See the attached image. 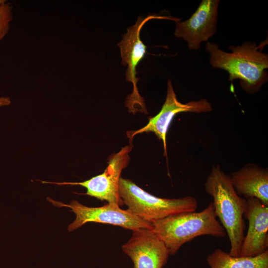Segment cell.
<instances>
[{"label": "cell", "instance_id": "obj_1", "mask_svg": "<svg viewBox=\"0 0 268 268\" xmlns=\"http://www.w3.org/2000/svg\"><path fill=\"white\" fill-rule=\"evenodd\" d=\"M266 40L257 46L256 42L247 41L241 45H231V52H225L215 43L207 42L205 50L209 53V63L213 68H219L229 74V80H240L247 93L259 91L268 79V55L263 52Z\"/></svg>", "mask_w": 268, "mask_h": 268}, {"label": "cell", "instance_id": "obj_2", "mask_svg": "<svg viewBox=\"0 0 268 268\" xmlns=\"http://www.w3.org/2000/svg\"><path fill=\"white\" fill-rule=\"evenodd\" d=\"M205 191L213 198L215 215L227 234L230 244L229 255L239 257L245 238L244 214L247 200L234 190L230 176L219 165H213L204 183Z\"/></svg>", "mask_w": 268, "mask_h": 268}, {"label": "cell", "instance_id": "obj_3", "mask_svg": "<svg viewBox=\"0 0 268 268\" xmlns=\"http://www.w3.org/2000/svg\"><path fill=\"white\" fill-rule=\"evenodd\" d=\"M152 230L162 241L170 255L194 238L209 235L218 238L226 233L217 220L212 202L200 212H183L151 222Z\"/></svg>", "mask_w": 268, "mask_h": 268}, {"label": "cell", "instance_id": "obj_4", "mask_svg": "<svg viewBox=\"0 0 268 268\" xmlns=\"http://www.w3.org/2000/svg\"><path fill=\"white\" fill-rule=\"evenodd\" d=\"M119 194L128 210L139 218L152 222L172 214L195 211L198 205L196 198H161L145 192L132 181L120 178Z\"/></svg>", "mask_w": 268, "mask_h": 268}, {"label": "cell", "instance_id": "obj_5", "mask_svg": "<svg viewBox=\"0 0 268 268\" xmlns=\"http://www.w3.org/2000/svg\"><path fill=\"white\" fill-rule=\"evenodd\" d=\"M47 200L55 206L70 208L71 211L75 214V219L67 227L69 232L88 222L109 224L132 231L139 229L152 230L153 228L151 222L139 218L128 209H123L115 204L107 203L100 207H89L76 200L66 204L50 198Z\"/></svg>", "mask_w": 268, "mask_h": 268}, {"label": "cell", "instance_id": "obj_6", "mask_svg": "<svg viewBox=\"0 0 268 268\" xmlns=\"http://www.w3.org/2000/svg\"><path fill=\"white\" fill-rule=\"evenodd\" d=\"M130 146L123 147L117 153L109 158L108 166L101 174L89 180L80 182H54L41 181L42 183L54 184L58 185H79L87 190L84 195L94 197L108 203L122 206L124 204L119 191V181L122 170L127 167L129 161Z\"/></svg>", "mask_w": 268, "mask_h": 268}, {"label": "cell", "instance_id": "obj_7", "mask_svg": "<svg viewBox=\"0 0 268 268\" xmlns=\"http://www.w3.org/2000/svg\"><path fill=\"white\" fill-rule=\"evenodd\" d=\"M211 103L206 99L191 101L187 103L180 102L174 90L171 81L167 83L165 101L160 112L154 117L149 118L148 123L143 128L130 132L129 137L133 138L136 134L144 132H153L162 141L164 155L167 158L166 135L169 126L175 116L181 113L191 112L197 114L211 111Z\"/></svg>", "mask_w": 268, "mask_h": 268}, {"label": "cell", "instance_id": "obj_8", "mask_svg": "<svg viewBox=\"0 0 268 268\" xmlns=\"http://www.w3.org/2000/svg\"><path fill=\"white\" fill-rule=\"evenodd\" d=\"M219 0H202L188 19L176 21L174 35L187 43L192 51L199 50L216 32Z\"/></svg>", "mask_w": 268, "mask_h": 268}, {"label": "cell", "instance_id": "obj_9", "mask_svg": "<svg viewBox=\"0 0 268 268\" xmlns=\"http://www.w3.org/2000/svg\"><path fill=\"white\" fill-rule=\"evenodd\" d=\"M153 19H171L175 22L179 20L177 18L156 14L139 16L134 25L127 28V32L123 35L122 40L118 44L120 48L122 64L124 66H128L126 72V80L132 82L134 86L133 92L129 98V104H131L130 108L135 103L139 104L140 107L143 106V102L136 87L138 79L136 76V67L146 54V46L140 39V32L147 21Z\"/></svg>", "mask_w": 268, "mask_h": 268}, {"label": "cell", "instance_id": "obj_10", "mask_svg": "<svg viewBox=\"0 0 268 268\" xmlns=\"http://www.w3.org/2000/svg\"><path fill=\"white\" fill-rule=\"evenodd\" d=\"M132 231L122 248L132 261L134 268H163L170 254L162 241L151 229Z\"/></svg>", "mask_w": 268, "mask_h": 268}, {"label": "cell", "instance_id": "obj_11", "mask_svg": "<svg viewBox=\"0 0 268 268\" xmlns=\"http://www.w3.org/2000/svg\"><path fill=\"white\" fill-rule=\"evenodd\" d=\"M246 200L244 218L249 226L240 257H254L268 251V206L255 198Z\"/></svg>", "mask_w": 268, "mask_h": 268}, {"label": "cell", "instance_id": "obj_12", "mask_svg": "<svg viewBox=\"0 0 268 268\" xmlns=\"http://www.w3.org/2000/svg\"><path fill=\"white\" fill-rule=\"evenodd\" d=\"M230 176L232 186L245 199L255 198L268 206V170L249 163Z\"/></svg>", "mask_w": 268, "mask_h": 268}, {"label": "cell", "instance_id": "obj_13", "mask_svg": "<svg viewBox=\"0 0 268 268\" xmlns=\"http://www.w3.org/2000/svg\"><path fill=\"white\" fill-rule=\"evenodd\" d=\"M209 268H268V251L254 257L231 256L216 249L206 257Z\"/></svg>", "mask_w": 268, "mask_h": 268}, {"label": "cell", "instance_id": "obj_14", "mask_svg": "<svg viewBox=\"0 0 268 268\" xmlns=\"http://www.w3.org/2000/svg\"><path fill=\"white\" fill-rule=\"evenodd\" d=\"M12 18L11 6L9 3L5 2L0 6V40L7 33Z\"/></svg>", "mask_w": 268, "mask_h": 268}, {"label": "cell", "instance_id": "obj_15", "mask_svg": "<svg viewBox=\"0 0 268 268\" xmlns=\"http://www.w3.org/2000/svg\"><path fill=\"white\" fill-rule=\"evenodd\" d=\"M10 100L8 97H0V107L7 106L10 104Z\"/></svg>", "mask_w": 268, "mask_h": 268}, {"label": "cell", "instance_id": "obj_16", "mask_svg": "<svg viewBox=\"0 0 268 268\" xmlns=\"http://www.w3.org/2000/svg\"><path fill=\"white\" fill-rule=\"evenodd\" d=\"M5 2V0H0V6H1L2 4H3Z\"/></svg>", "mask_w": 268, "mask_h": 268}]
</instances>
